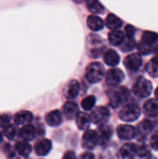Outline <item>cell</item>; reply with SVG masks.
I'll return each mask as SVG.
<instances>
[{
  "instance_id": "cell-1",
  "label": "cell",
  "mask_w": 158,
  "mask_h": 159,
  "mask_svg": "<svg viewBox=\"0 0 158 159\" xmlns=\"http://www.w3.org/2000/svg\"><path fill=\"white\" fill-rule=\"evenodd\" d=\"M107 94L110 105L113 108H118L125 103L129 97V91L125 87H113V89H110Z\"/></svg>"
},
{
  "instance_id": "cell-2",
  "label": "cell",
  "mask_w": 158,
  "mask_h": 159,
  "mask_svg": "<svg viewBox=\"0 0 158 159\" xmlns=\"http://www.w3.org/2000/svg\"><path fill=\"white\" fill-rule=\"evenodd\" d=\"M105 71L104 67L100 62H92L88 65L86 69V78L90 83H98L102 81V79L104 77Z\"/></svg>"
},
{
  "instance_id": "cell-3",
  "label": "cell",
  "mask_w": 158,
  "mask_h": 159,
  "mask_svg": "<svg viewBox=\"0 0 158 159\" xmlns=\"http://www.w3.org/2000/svg\"><path fill=\"white\" fill-rule=\"evenodd\" d=\"M141 116V108L135 103H128L119 112V118L124 122H134Z\"/></svg>"
},
{
  "instance_id": "cell-4",
  "label": "cell",
  "mask_w": 158,
  "mask_h": 159,
  "mask_svg": "<svg viewBox=\"0 0 158 159\" xmlns=\"http://www.w3.org/2000/svg\"><path fill=\"white\" fill-rule=\"evenodd\" d=\"M132 90H133V93L137 97L143 99V98L149 97L152 94L153 86H152V83L148 79L144 77H140L139 79H137V81L133 85Z\"/></svg>"
},
{
  "instance_id": "cell-5",
  "label": "cell",
  "mask_w": 158,
  "mask_h": 159,
  "mask_svg": "<svg viewBox=\"0 0 158 159\" xmlns=\"http://www.w3.org/2000/svg\"><path fill=\"white\" fill-rule=\"evenodd\" d=\"M89 116H90L92 123L101 126V125L105 124L108 121L110 117V111L105 106H99L92 111Z\"/></svg>"
},
{
  "instance_id": "cell-6",
  "label": "cell",
  "mask_w": 158,
  "mask_h": 159,
  "mask_svg": "<svg viewBox=\"0 0 158 159\" xmlns=\"http://www.w3.org/2000/svg\"><path fill=\"white\" fill-rule=\"evenodd\" d=\"M125 79V75L123 71L119 68H111L105 75L106 84L110 87H116L123 82Z\"/></svg>"
},
{
  "instance_id": "cell-7",
  "label": "cell",
  "mask_w": 158,
  "mask_h": 159,
  "mask_svg": "<svg viewBox=\"0 0 158 159\" xmlns=\"http://www.w3.org/2000/svg\"><path fill=\"white\" fill-rule=\"evenodd\" d=\"M155 127H156V122L149 119L142 120L138 125V128L136 129V136L139 137L138 139L140 141L144 142L147 139V136L154 130Z\"/></svg>"
},
{
  "instance_id": "cell-8",
  "label": "cell",
  "mask_w": 158,
  "mask_h": 159,
  "mask_svg": "<svg viewBox=\"0 0 158 159\" xmlns=\"http://www.w3.org/2000/svg\"><path fill=\"white\" fill-rule=\"evenodd\" d=\"M99 144L98 132L93 129H87L82 138V146L87 150H92Z\"/></svg>"
},
{
  "instance_id": "cell-9",
  "label": "cell",
  "mask_w": 158,
  "mask_h": 159,
  "mask_svg": "<svg viewBox=\"0 0 158 159\" xmlns=\"http://www.w3.org/2000/svg\"><path fill=\"white\" fill-rule=\"evenodd\" d=\"M142 64V59L140 54L132 53L127 56L124 60V65L130 71H137Z\"/></svg>"
},
{
  "instance_id": "cell-10",
  "label": "cell",
  "mask_w": 158,
  "mask_h": 159,
  "mask_svg": "<svg viewBox=\"0 0 158 159\" xmlns=\"http://www.w3.org/2000/svg\"><path fill=\"white\" fill-rule=\"evenodd\" d=\"M117 135L121 140H132L136 137V129L128 124H123L117 127Z\"/></svg>"
},
{
  "instance_id": "cell-11",
  "label": "cell",
  "mask_w": 158,
  "mask_h": 159,
  "mask_svg": "<svg viewBox=\"0 0 158 159\" xmlns=\"http://www.w3.org/2000/svg\"><path fill=\"white\" fill-rule=\"evenodd\" d=\"M80 91V85L76 80H71L64 88V96L68 100L74 99Z\"/></svg>"
},
{
  "instance_id": "cell-12",
  "label": "cell",
  "mask_w": 158,
  "mask_h": 159,
  "mask_svg": "<svg viewBox=\"0 0 158 159\" xmlns=\"http://www.w3.org/2000/svg\"><path fill=\"white\" fill-rule=\"evenodd\" d=\"M143 113L148 117H156L158 116V100L150 99L143 104Z\"/></svg>"
},
{
  "instance_id": "cell-13",
  "label": "cell",
  "mask_w": 158,
  "mask_h": 159,
  "mask_svg": "<svg viewBox=\"0 0 158 159\" xmlns=\"http://www.w3.org/2000/svg\"><path fill=\"white\" fill-rule=\"evenodd\" d=\"M97 132H98V136H99V143H101L102 145H104L111 139V137L113 135V129L110 126L103 124V125L100 126Z\"/></svg>"
},
{
  "instance_id": "cell-14",
  "label": "cell",
  "mask_w": 158,
  "mask_h": 159,
  "mask_svg": "<svg viewBox=\"0 0 158 159\" xmlns=\"http://www.w3.org/2000/svg\"><path fill=\"white\" fill-rule=\"evenodd\" d=\"M52 148V144H51V142L47 139H43V140H40L38 143H36L35 146H34V150H35V153L40 156V157H44V156H47L50 150Z\"/></svg>"
},
{
  "instance_id": "cell-15",
  "label": "cell",
  "mask_w": 158,
  "mask_h": 159,
  "mask_svg": "<svg viewBox=\"0 0 158 159\" xmlns=\"http://www.w3.org/2000/svg\"><path fill=\"white\" fill-rule=\"evenodd\" d=\"M137 155V145L134 143H125L120 149L122 159H134Z\"/></svg>"
},
{
  "instance_id": "cell-16",
  "label": "cell",
  "mask_w": 158,
  "mask_h": 159,
  "mask_svg": "<svg viewBox=\"0 0 158 159\" xmlns=\"http://www.w3.org/2000/svg\"><path fill=\"white\" fill-rule=\"evenodd\" d=\"M88 40L90 41V43H89L88 45H90V46H95V49L90 53L91 56H93V57H99V56L101 55L102 51L103 48H104V46H103V44H102V39L100 38V36L91 34V35L88 36Z\"/></svg>"
},
{
  "instance_id": "cell-17",
  "label": "cell",
  "mask_w": 158,
  "mask_h": 159,
  "mask_svg": "<svg viewBox=\"0 0 158 159\" xmlns=\"http://www.w3.org/2000/svg\"><path fill=\"white\" fill-rule=\"evenodd\" d=\"M75 120H76V125L78 129L81 130H87L91 122L90 116L87 113H83V112H78L76 114Z\"/></svg>"
},
{
  "instance_id": "cell-18",
  "label": "cell",
  "mask_w": 158,
  "mask_h": 159,
  "mask_svg": "<svg viewBox=\"0 0 158 159\" xmlns=\"http://www.w3.org/2000/svg\"><path fill=\"white\" fill-rule=\"evenodd\" d=\"M46 121L50 127H58L62 122V116L59 110H54L49 112L46 116Z\"/></svg>"
},
{
  "instance_id": "cell-19",
  "label": "cell",
  "mask_w": 158,
  "mask_h": 159,
  "mask_svg": "<svg viewBox=\"0 0 158 159\" xmlns=\"http://www.w3.org/2000/svg\"><path fill=\"white\" fill-rule=\"evenodd\" d=\"M87 24L88 26V28L94 32H97V31H100L102 30L103 27H104V22L103 20L96 16V15H90L88 17V20H87Z\"/></svg>"
},
{
  "instance_id": "cell-20",
  "label": "cell",
  "mask_w": 158,
  "mask_h": 159,
  "mask_svg": "<svg viewBox=\"0 0 158 159\" xmlns=\"http://www.w3.org/2000/svg\"><path fill=\"white\" fill-rule=\"evenodd\" d=\"M103 60H104V62L109 65V66H116L119 61H120V57L118 55V53L114 50V49H109L107 50L105 53H104V56H103Z\"/></svg>"
},
{
  "instance_id": "cell-21",
  "label": "cell",
  "mask_w": 158,
  "mask_h": 159,
  "mask_svg": "<svg viewBox=\"0 0 158 159\" xmlns=\"http://www.w3.org/2000/svg\"><path fill=\"white\" fill-rule=\"evenodd\" d=\"M158 48L157 44H151L144 41H141L138 45V50L140 55H150L156 51Z\"/></svg>"
},
{
  "instance_id": "cell-22",
  "label": "cell",
  "mask_w": 158,
  "mask_h": 159,
  "mask_svg": "<svg viewBox=\"0 0 158 159\" xmlns=\"http://www.w3.org/2000/svg\"><path fill=\"white\" fill-rule=\"evenodd\" d=\"M125 39V34L120 30H112L108 34V40L113 46H120Z\"/></svg>"
},
{
  "instance_id": "cell-23",
  "label": "cell",
  "mask_w": 158,
  "mask_h": 159,
  "mask_svg": "<svg viewBox=\"0 0 158 159\" xmlns=\"http://www.w3.org/2000/svg\"><path fill=\"white\" fill-rule=\"evenodd\" d=\"M105 24L111 30H118L123 25V21L116 15L110 13L105 20Z\"/></svg>"
},
{
  "instance_id": "cell-24",
  "label": "cell",
  "mask_w": 158,
  "mask_h": 159,
  "mask_svg": "<svg viewBox=\"0 0 158 159\" xmlns=\"http://www.w3.org/2000/svg\"><path fill=\"white\" fill-rule=\"evenodd\" d=\"M146 71L152 77H158V48L152 60L146 65Z\"/></svg>"
},
{
  "instance_id": "cell-25",
  "label": "cell",
  "mask_w": 158,
  "mask_h": 159,
  "mask_svg": "<svg viewBox=\"0 0 158 159\" xmlns=\"http://www.w3.org/2000/svg\"><path fill=\"white\" fill-rule=\"evenodd\" d=\"M19 136L23 141H26V142L32 141L34 138V136H35V129H34V128L33 126L26 125V126L22 127L20 129Z\"/></svg>"
},
{
  "instance_id": "cell-26",
  "label": "cell",
  "mask_w": 158,
  "mask_h": 159,
  "mask_svg": "<svg viewBox=\"0 0 158 159\" xmlns=\"http://www.w3.org/2000/svg\"><path fill=\"white\" fill-rule=\"evenodd\" d=\"M33 120V114L29 111H20L15 115V122L19 125H26Z\"/></svg>"
},
{
  "instance_id": "cell-27",
  "label": "cell",
  "mask_w": 158,
  "mask_h": 159,
  "mask_svg": "<svg viewBox=\"0 0 158 159\" xmlns=\"http://www.w3.org/2000/svg\"><path fill=\"white\" fill-rule=\"evenodd\" d=\"M63 113L68 119H73L78 113V106L74 102H67L63 106Z\"/></svg>"
},
{
  "instance_id": "cell-28",
  "label": "cell",
  "mask_w": 158,
  "mask_h": 159,
  "mask_svg": "<svg viewBox=\"0 0 158 159\" xmlns=\"http://www.w3.org/2000/svg\"><path fill=\"white\" fill-rule=\"evenodd\" d=\"M86 4L88 9L94 14H100L104 11V7L99 0H86Z\"/></svg>"
},
{
  "instance_id": "cell-29",
  "label": "cell",
  "mask_w": 158,
  "mask_h": 159,
  "mask_svg": "<svg viewBox=\"0 0 158 159\" xmlns=\"http://www.w3.org/2000/svg\"><path fill=\"white\" fill-rule=\"evenodd\" d=\"M15 149L21 157H28L32 151L31 145L26 141L18 142L15 145Z\"/></svg>"
},
{
  "instance_id": "cell-30",
  "label": "cell",
  "mask_w": 158,
  "mask_h": 159,
  "mask_svg": "<svg viewBox=\"0 0 158 159\" xmlns=\"http://www.w3.org/2000/svg\"><path fill=\"white\" fill-rule=\"evenodd\" d=\"M120 47V49L124 52H128V51H131L135 48L136 47V42L134 40V38H129V37H127L125 35V39L124 41L121 43V45L119 46Z\"/></svg>"
},
{
  "instance_id": "cell-31",
  "label": "cell",
  "mask_w": 158,
  "mask_h": 159,
  "mask_svg": "<svg viewBox=\"0 0 158 159\" xmlns=\"http://www.w3.org/2000/svg\"><path fill=\"white\" fill-rule=\"evenodd\" d=\"M95 103H96V98H95V96L90 95V96L86 97L82 101L81 106H82V108L85 111H89V110L93 109V107L95 106Z\"/></svg>"
},
{
  "instance_id": "cell-32",
  "label": "cell",
  "mask_w": 158,
  "mask_h": 159,
  "mask_svg": "<svg viewBox=\"0 0 158 159\" xmlns=\"http://www.w3.org/2000/svg\"><path fill=\"white\" fill-rule=\"evenodd\" d=\"M142 40L144 42H147V43H151V44H157L158 34L154 33V32H150V31H146L142 34Z\"/></svg>"
},
{
  "instance_id": "cell-33",
  "label": "cell",
  "mask_w": 158,
  "mask_h": 159,
  "mask_svg": "<svg viewBox=\"0 0 158 159\" xmlns=\"http://www.w3.org/2000/svg\"><path fill=\"white\" fill-rule=\"evenodd\" d=\"M150 153H151V150L147 144L142 143V145L137 146V155L140 157H146L150 155Z\"/></svg>"
},
{
  "instance_id": "cell-34",
  "label": "cell",
  "mask_w": 158,
  "mask_h": 159,
  "mask_svg": "<svg viewBox=\"0 0 158 159\" xmlns=\"http://www.w3.org/2000/svg\"><path fill=\"white\" fill-rule=\"evenodd\" d=\"M3 129H4V134H5V136H6L7 138H8L9 140L14 139V137H15V135H16V129H15L14 126L7 124V125H6V126L4 127Z\"/></svg>"
},
{
  "instance_id": "cell-35",
  "label": "cell",
  "mask_w": 158,
  "mask_h": 159,
  "mask_svg": "<svg viewBox=\"0 0 158 159\" xmlns=\"http://www.w3.org/2000/svg\"><path fill=\"white\" fill-rule=\"evenodd\" d=\"M150 144L154 150L158 151V130L155 131L154 134L152 135L151 140H150Z\"/></svg>"
},
{
  "instance_id": "cell-36",
  "label": "cell",
  "mask_w": 158,
  "mask_h": 159,
  "mask_svg": "<svg viewBox=\"0 0 158 159\" xmlns=\"http://www.w3.org/2000/svg\"><path fill=\"white\" fill-rule=\"evenodd\" d=\"M125 33H126V36L129 37V38H134V34H135V28L132 25H127L126 29H125Z\"/></svg>"
},
{
  "instance_id": "cell-37",
  "label": "cell",
  "mask_w": 158,
  "mask_h": 159,
  "mask_svg": "<svg viewBox=\"0 0 158 159\" xmlns=\"http://www.w3.org/2000/svg\"><path fill=\"white\" fill-rule=\"evenodd\" d=\"M62 159H76V156H75V154L73 151H67L64 154Z\"/></svg>"
},
{
  "instance_id": "cell-38",
  "label": "cell",
  "mask_w": 158,
  "mask_h": 159,
  "mask_svg": "<svg viewBox=\"0 0 158 159\" xmlns=\"http://www.w3.org/2000/svg\"><path fill=\"white\" fill-rule=\"evenodd\" d=\"M9 122V118L6 116H0V126L5 127Z\"/></svg>"
},
{
  "instance_id": "cell-39",
  "label": "cell",
  "mask_w": 158,
  "mask_h": 159,
  "mask_svg": "<svg viewBox=\"0 0 158 159\" xmlns=\"http://www.w3.org/2000/svg\"><path fill=\"white\" fill-rule=\"evenodd\" d=\"M80 159H95V157H94V155H93L92 153L87 152V153H84V154L81 156Z\"/></svg>"
},
{
  "instance_id": "cell-40",
  "label": "cell",
  "mask_w": 158,
  "mask_h": 159,
  "mask_svg": "<svg viewBox=\"0 0 158 159\" xmlns=\"http://www.w3.org/2000/svg\"><path fill=\"white\" fill-rule=\"evenodd\" d=\"M155 96H156V99L158 100V87L156 89V90H155Z\"/></svg>"
},
{
  "instance_id": "cell-41",
  "label": "cell",
  "mask_w": 158,
  "mask_h": 159,
  "mask_svg": "<svg viewBox=\"0 0 158 159\" xmlns=\"http://www.w3.org/2000/svg\"><path fill=\"white\" fill-rule=\"evenodd\" d=\"M146 159H157L156 157H154V156H151V155H149L148 157H147V158Z\"/></svg>"
},
{
  "instance_id": "cell-42",
  "label": "cell",
  "mask_w": 158,
  "mask_h": 159,
  "mask_svg": "<svg viewBox=\"0 0 158 159\" xmlns=\"http://www.w3.org/2000/svg\"><path fill=\"white\" fill-rule=\"evenodd\" d=\"M73 1H74V2H75V3H78V4H79V3H82V2H83V1H85V0H73Z\"/></svg>"
},
{
  "instance_id": "cell-43",
  "label": "cell",
  "mask_w": 158,
  "mask_h": 159,
  "mask_svg": "<svg viewBox=\"0 0 158 159\" xmlns=\"http://www.w3.org/2000/svg\"><path fill=\"white\" fill-rule=\"evenodd\" d=\"M2 141V133L0 132V142Z\"/></svg>"
}]
</instances>
